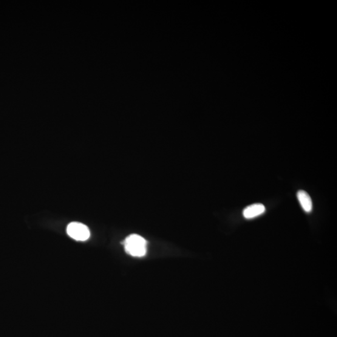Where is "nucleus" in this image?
<instances>
[{
	"label": "nucleus",
	"mask_w": 337,
	"mask_h": 337,
	"mask_svg": "<svg viewBox=\"0 0 337 337\" xmlns=\"http://www.w3.org/2000/svg\"><path fill=\"white\" fill-rule=\"evenodd\" d=\"M265 212V206L262 204H254L246 207L243 211V216L247 219H254L261 216Z\"/></svg>",
	"instance_id": "3"
},
{
	"label": "nucleus",
	"mask_w": 337,
	"mask_h": 337,
	"mask_svg": "<svg viewBox=\"0 0 337 337\" xmlns=\"http://www.w3.org/2000/svg\"><path fill=\"white\" fill-rule=\"evenodd\" d=\"M126 253L131 256L142 257L147 252V241L138 234L130 235L123 242Z\"/></svg>",
	"instance_id": "1"
},
{
	"label": "nucleus",
	"mask_w": 337,
	"mask_h": 337,
	"mask_svg": "<svg viewBox=\"0 0 337 337\" xmlns=\"http://www.w3.org/2000/svg\"><path fill=\"white\" fill-rule=\"evenodd\" d=\"M297 197L304 211L307 213H310L313 208L312 200H311L310 195L307 192L300 190L297 192Z\"/></svg>",
	"instance_id": "4"
},
{
	"label": "nucleus",
	"mask_w": 337,
	"mask_h": 337,
	"mask_svg": "<svg viewBox=\"0 0 337 337\" xmlns=\"http://www.w3.org/2000/svg\"><path fill=\"white\" fill-rule=\"evenodd\" d=\"M67 233L70 237L78 241H85L90 237L88 228L79 222L70 223L67 227Z\"/></svg>",
	"instance_id": "2"
}]
</instances>
